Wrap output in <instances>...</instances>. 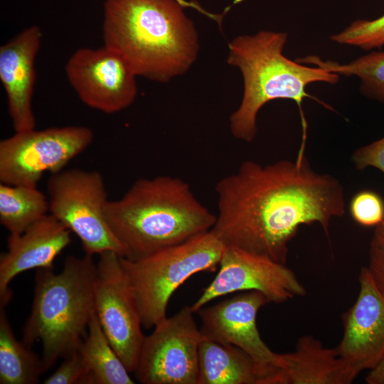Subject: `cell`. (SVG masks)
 Instances as JSON below:
<instances>
[{
  "label": "cell",
  "instance_id": "6da1fadb",
  "mask_svg": "<svg viewBox=\"0 0 384 384\" xmlns=\"http://www.w3.org/2000/svg\"><path fill=\"white\" fill-rule=\"evenodd\" d=\"M215 191L218 212L210 231L225 246L283 265L302 225L319 223L329 239L331 220L346 209L341 181L314 171L305 155L267 165L246 160L220 178Z\"/></svg>",
  "mask_w": 384,
  "mask_h": 384
},
{
  "label": "cell",
  "instance_id": "7a4b0ae2",
  "mask_svg": "<svg viewBox=\"0 0 384 384\" xmlns=\"http://www.w3.org/2000/svg\"><path fill=\"white\" fill-rule=\"evenodd\" d=\"M176 0H105L102 38L137 76L168 82L199 51L198 32Z\"/></svg>",
  "mask_w": 384,
  "mask_h": 384
},
{
  "label": "cell",
  "instance_id": "3957f363",
  "mask_svg": "<svg viewBox=\"0 0 384 384\" xmlns=\"http://www.w3.org/2000/svg\"><path fill=\"white\" fill-rule=\"evenodd\" d=\"M105 215L132 260L209 231L215 222L189 184L169 175L137 179L120 198L108 201Z\"/></svg>",
  "mask_w": 384,
  "mask_h": 384
},
{
  "label": "cell",
  "instance_id": "277c9868",
  "mask_svg": "<svg viewBox=\"0 0 384 384\" xmlns=\"http://www.w3.org/2000/svg\"><path fill=\"white\" fill-rule=\"evenodd\" d=\"M287 33L260 31L254 35L235 38L228 44L227 62L240 70L244 83L238 108L229 119L230 132L236 139L252 142L257 132V117L268 102L277 99L294 100L301 112L303 138L307 124L302 112L304 98L310 97L305 89L311 83L336 84L338 74L319 67L304 65L283 55Z\"/></svg>",
  "mask_w": 384,
  "mask_h": 384
},
{
  "label": "cell",
  "instance_id": "5b68a950",
  "mask_svg": "<svg viewBox=\"0 0 384 384\" xmlns=\"http://www.w3.org/2000/svg\"><path fill=\"white\" fill-rule=\"evenodd\" d=\"M96 263L92 256H68L62 271L37 269L31 311L22 342L42 346L44 372L60 358L76 351L95 313L94 285Z\"/></svg>",
  "mask_w": 384,
  "mask_h": 384
},
{
  "label": "cell",
  "instance_id": "8992f818",
  "mask_svg": "<svg viewBox=\"0 0 384 384\" xmlns=\"http://www.w3.org/2000/svg\"><path fill=\"white\" fill-rule=\"evenodd\" d=\"M224 248L209 230L138 259L120 257L137 300L142 326L154 328L166 318L174 292L192 275L215 271Z\"/></svg>",
  "mask_w": 384,
  "mask_h": 384
},
{
  "label": "cell",
  "instance_id": "52a82bcc",
  "mask_svg": "<svg viewBox=\"0 0 384 384\" xmlns=\"http://www.w3.org/2000/svg\"><path fill=\"white\" fill-rule=\"evenodd\" d=\"M49 213L80 239L87 255L112 251L125 257L127 251L112 232L106 215L107 193L96 171L63 169L47 181Z\"/></svg>",
  "mask_w": 384,
  "mask_h": 384
},
{
  "label": "cell",
  "instance_id": "ba28073f",
  "mask_svg": "<svg viewBox=\"0 0 384 384\" xmlns=\"http://www.w3.org/2000/svg\"><path fill=\"white\" fill-rule=\"evenodd\" d=\"M93 137L92 131L83 126L15 132L0 142V181L36 187L44 173L63 170Z\"/></svg>",
  "mask_w": 384,
  "mask_h": 384
},
{
  "label": "cell",
  "instance_id": "9c48e42d",
  "mask_svg": "<svg viewBox=\"0 0 384 384\" xmlns=\"http://www.w3.org/2000/svg\"><path fill=\"white\" fill-rule=\"evenodd\" d=\"M94 302L105 334L129 373H134L145 336L135 294L114 252L100 254L96 263Z\"/></svg>",
  "mask_w": 384,
  "mask_h": 384
},
{
  "label": "cell",
  "instance_id": "30bf717a",
  "mask_svg": "<svg viewBox=\"0 0 384 384\" xmlns=\"http://www.w3.org/2000/svg\"><path fill=\"white\" fill-rule=\"evenodd\" d=\"M186 305L145 336L134 372L144 384H197L202 334Z\"/></svg>",
  "mask_w": 384,
  "mask_h": 384
},
{
  "label": "cell",
  "instance_id": "8fae6325",
  "mask_svg": "<svg viewBox=\"0 0 384 384\" xmlns=\"http://www.w3.org/2000/svg\"><path fill=\"white\" fill-rule=\"evenodd\" d=\"M219 266L214 279L191 306L194 313L217 297L239 291H259L277 304L306 294L292 270L264 255L225 246Z\"/></svg>",
  "mask_w": 384,
  "mask_h": 384
},
{
  "label": "cell",
  "instance_id": "7c38bea8",
  "mask_svg": "<svg viewBox=\"0 0 384 384\" xmlns=\"http://www.w3.org/2000/svg\"><path fill=\"white\" fill-rule=\"evenodd\" d=\"M65 71L78 97L90 108L113 114L136 98L137 76L122 57L105 46L78 48L68 60Z\"/></svg>",
  "mask_w": 384,
  "mask_h": 384
},
{
  "label": "cell",
  "instance_id": "4fadbf2b",
  "mask_svg": "<svg viewBox=\"0 0 384 384\" xmlns=\"http://www.w3.org/2000/svg\"><path fill=\"white\" fill-rule=\"evenodd\" d=\"M267 303L260 292L248 291L197 311L203 336L234 345L250 356L256 366L257 384H267L282 363L281 353L267 346L257 327V312Z\"/></svg>",
  "mask_w": 384,
  "mask_h": 384
},
{
  "label": "cell",
  "instance_id": "5bb4252c",
  "mask_svg": "<svg viewBox=\"0 0 384 384\" xmlns=\"http://www.w3.org/2000/svg\"><path fill=\"white\" fill-rule=\"evenodd\" d=\"M358 281V297L342 316L343 334L336 348L360 373L373 368L384 356V296L367 267L361 268Z\"/></svg>",
  "mask_w": 384,
  "mask_h": 384
},
{
  "label": "cell",
  "instance_id": "9a60e30c",
  "mask_svg": "<svg viewBox=\"0 0 384 384\" xmlns=\"http://www.w3.org/2000/svg\"><path fill=\"white\" fill-rule=\"evenodd\" d=\"M72 233L51 214H47L19 234H9L8 250L0 257V307L11 299L9 284L23 272L54 269L56 257L70 244Z\"/></svg>",
  "mask_w": 384,
  "mask_h": 384
},
{
  "label": "cell",
  "instance_id": "2e32d148",
  "mask_svg": "<svg viewBox=\"0 0 384 384\" xmlns=\"http://www.w3.org/2000/svg\"><path fill=\"white\" fill-rule=\"evenodd\" d=\"M41 38L40 28L31 26L0 47V80L6 92L8 112L15 132L36 127L32 99L35 60Z\"/></svg>",
  "mask_w": 384,
  "mask_h": 384
},
{
  "label": "cell",
  "instance_id": "e0dca14e",
  "mask_svg": "<svg viewBox=\"0 0 384 384\" xmlns=\"http://www.w3.org/2000/svg\"><path fill=\"white\" fill-rule=\"evenodd\" d=\"M281 356L282 366L268 384H350L359 374L336 347L325 348L310 335L301 336L294 351Z\"/></svg>",
  "mask_w": 384,
  "mask_h": 384
},
{
  "label": "cell",
  "instance_id": "ac0fdd59",
  "mask_svg": "<svg viewBox=\"0 0 384 384\" xmlns=\"http://www.w3.org/2000/svg\"><path fill=\"white\" fill-rule=\"evenodd\" d=\"M253 360L240 348L202 334L197 384H257Z\"/></svg>",
  "mask_w": 384,
  "mask_h": 384
},
{
  "label": "cell",
  "instance_id": "d6986e66",
  "mask_svg": "<svg viewBox=\"0 0 384 384\" xmlns=\"http://www.w3.org/2000/svg\"><path fill=\"white\" fill-rule=\"evenodd\" d=\"M87 330V336L78 351L92 375L93 384L134 383L105 334L96 313L92 315Z\"/></svg>",
  "mask_w": 384,
  "mask_h": 384
},
{
  "label": "cell",
  "instance_id": "ffe728a7",
  "mask_svg": "<svg viewBox=\"0 0 384 384\" xmlns=\"http://www.w3.org/2000/svg\"><path fill=\"white\" fill-rule=\"evenodd\" d=\"M44 373L41 358L16 338L0 307V383L35 384Z\"/></svg>",
  "mask_w": 384,
  "mask_h": 384
},
{
  "label": "cell",
  "instance_id": "44dd1931",
  "mask_svg": "<svg viewBox=\"0 0 384 384\" xmlns=\"http://www.w3.org/2000/svg\"><path fill=\"white\" fill-rule=\"evenodd\" d=\"M49 211L48 200L37 187L0 184V223L19 234Z\"/></svg>",
  "mask_w": 384,
  "mask_h": 384
},
{
  "label": "cell",
  "instance_id": "7402d4cb",
  "mask_svg": "<svg viewBox=\"0 0 384 384\" xmlns=\"http://www.w3.org/2000/svg\"><path fill=\"white\" fill-rule=\"evenodd\" d=\"M297 62L313 65L329 72L361 80L360 90L366 97L384 103V52L373 51L346 64L322 60L317 55L297 58Z\"/></svg>",
  "mask_w": 384,
  "mask_h": 384
},
{
  "label": "cell",
  "instance_id": "603a6c76",
  "mask_svg": "<svg viewBox=\"0 0 384 384\" xmlns=\"http://www.w3.org/2000/svg\"><path fill=\"white\" fill-rule=\"evenodd\" d=\"M330 39L337 43L365 50L384 46V15L373 20L358 19Z\"/></svg>",
  "mask_w": 384,
  "mask_h": 384
},
{
  "label": "cell",
  "instance_id": "cb8c5ba5",
  "mask_svg": "<svg viewBox=\"0 0 384 384\" xmlns=\"http://www.w3.org/2000/svg\"><path fill=\"white\" fill-rule=\"evenodd\" d=\"M349 212L360 225L376 227L384 219V199L375 191H360L351 199Z\"/></svg>",
  "mask_w": 384,
  "mask_h": 384
},
{
  "label": "cell",
  "instance_id": "d4e9b609",
  "mask_svg": "<svg viewBox=\"0 0 384 384\" xmlns=\"http://www.w3.org/2000/svg\"><path fill=\"white\" fill-rule=\"evenodd\" d=\"M45 384H93L92 375L87 368L78 348L64 358L58 368Z\"/></svg>",
  "mask_w": 384,
  "mask_h": 384
},
{
  "label": "cell",
  "instance_id": "484cf974",
  "mask_svg": "<svg viewBox=\"0 0 384 384\" xmlns=\"http://www.w3.org/2000/svg\"><path fill=\"white\" fill-rule=\"evenodd\" d=\"M367 268L378 289L384 296V219L375 227L371 237Z\"/></svg>",
  "mask_w": 384,
  "mask_h": 384
},
{
  "label": "cell",
  "instance_id": "4316f807",
  "mask_svg": "<svg viewBox=\"0 0 384 384\" xmlns=\"http://www.w3.org/2000/svg\"><path fill=\"white\" fill-rule=\"evenodd\" d=\"M351 160L358 171L370 166L384 174V137L356 149L351 155Z\"/></svg>",
  "mask_w": 384,
  "mask_h": 384
},
{
  "label": "cell",
  "instance_id": "83f0119b",
  "mask_svg": "<svg viewBox=\"0 0 384 384\" xmlns=\"http://www.w3.org/2000/svg\"><path fill=\"white\" fill-rule=\"evenodd\" d=\"M180 4H181L185 8L188 7L193 9L198 12H200L201 14L210 18V19L215 21L219 26L222 25V21L223 19L224 14H213L208 11L205 9H203L198 2L194 1H187V0H176Z\"/></svg>",
  "mask_w": 384,
  "mask_h": 384
},
{
  "label": "cell",
  "instance_id": "f1b7e54d",
  "mask_svg": "<svg viewBox=\"0 0 384 384\" xmlns=\"http://www.w3.org/2000/svg\"><path fill=\"white\" fill-rule=\"evenodd\" d=\"M368 384H384V356L366 377Z\"/></svg>",
  "mask_w": 384,
  "mask_h": 384
}]
</instances>
